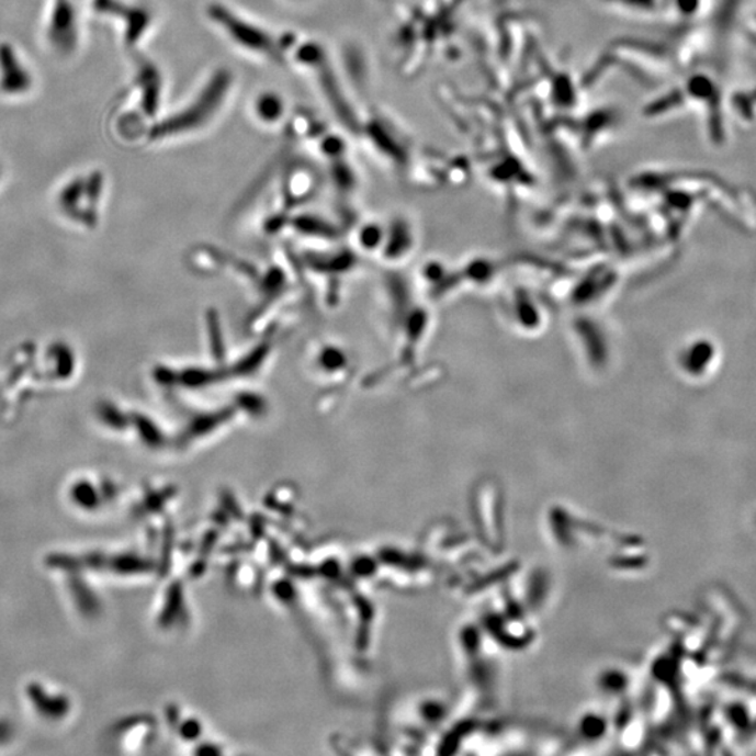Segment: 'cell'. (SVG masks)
Wrapping results in <instances>:
<instances>
[{
    "instance_id": "6da1fadb",
    "label": "cell",
    "mask_w": 756,
    "mask_h": 756,
    "mask_svg": "<svg viewBox=\"0 0 756 756\" xmlns=\"http://www.w3.org/2000/svg\"><path fill=\"white\" fill-rule=\"evenodd\" d=\"M228 86V76L222 74L217 76L206 89L205 94L196 101L192 109L184 111L169 123L161 124L159 131H155V135L163 136L171 134H179V132L190 131L200 124H204L210 115L219 105L222 95L225 93Z\"/></svg>"
},
{
    "instance_id": "7a4b0ae2",
    "label": "cell",
    "mask_w": 756,
    "mask_h": 756,
    "mask_svg": "<svg viewBox=\"0 0 756 756\" xmlns=\"http://www.w3.org/2000/svg\"><path fill=\"white\" fill-rule=\"evenodd\" d=\"M216 18L226 25L233 37H235L238 43L246 45V47L252 49H268L271 47V43H269L266 34L252 27V25L241 22V20L228 16L225 10H221V13H217Z\"/></svg>"
},
{
    "instance_id": "3957f363",
    "label": "cell",
    "mask_w": 756,
    "mask_h": 756,
    "mask_svg": "<svg viewBox=\"0 0 756 756\" xmlns=\"http://www.w3.org/2000/svg\"><path fill=\"white\" fill-rule=\"evenodd\" d=\"M258 113L267 121H275L282 114V101L273 94H266L258 101Z\"/></svg>"
}]
</instances>
